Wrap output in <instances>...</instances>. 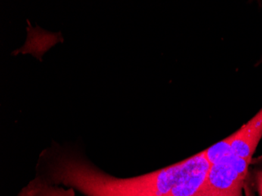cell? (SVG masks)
<instances>
[{
  "instance_id": "cell-1",
  "label": "cell",
  "mask_w": 262,
  "mask_h": 196,
  "mask_svg": "<svg viewBox=\"0 0 262 196\" xmlns=\"http://www.w3.org/2000/svg\"><path fill=\"white\" fill-rule=\"evenodd\" d=\"M210 166L204 151L145 175L119 178L94 164L79 143L54 141L39 154L35 176L82 196H219L207 182Z\"/></svg>"
},
{
  "instance_id": "cell-2",
  "label": "cell",
  "mask_w": 262,
  "mask_h": 196,
  "mask_svg": "<svg viewBox=\"0 0 262 196\" xmlns=\"http://www.w3.org/2000/svg\"><path fill=\"white\" fill-rule=\"evenodd\" d=\"M230 148L236 160L238 170L245 181L253 155L262 138V108L251 120L231 134Z\"/></svg>"
},
{
  "instance_id": "cell-3",
  "label": "cell",
  "mask_w": 262,
  "mask_h": 196,
  "mask_svg": "<svg viewBox=\"0 0 262 196\" xmlns=\"http://www.w3.org/2000/svg\"><path fill=\"white\" fill-rule=\"evenodd\" d=\"M76 192L74 188L52 185L35 176L20 190L17 196H76Z\"/></svg>"
},
{
  "instance_id": "cell-4",
  "label": "cell",
  "mask_w": 262,
  "mask_h": 196,
  "mask_svg": "<svg viewBox=\"0 0 262 196\" xmlns=\"http://www.w3.org/2000/svg\"><path fill=\"white\" fill-rule=\"evenodd\" d=\"M256 180H257V191H258L259 195L262 196V171L257 173Z\"/></svg>"
}]
</instances>
